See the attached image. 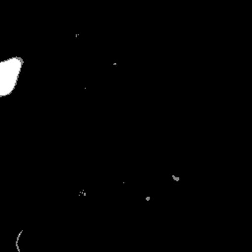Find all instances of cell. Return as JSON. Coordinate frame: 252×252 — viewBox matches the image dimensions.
<instances>
[{
  "label": "cell",
  "mask_w": 252,
  "mask_h": 252,
  "mask_svg": "<svg viewBox=\"0 0 252 252\" xmlns=\"http://www.w3.org/2000/svg\"><path fill=\"white\" fill-rule=\"evenodd\" d=\"M23 60L21 57L9 58L0 61V97L10 94L18 82L22 70Z\"/></svg>",
  "instance_id": "6da1fadb"
}]
</instances>
